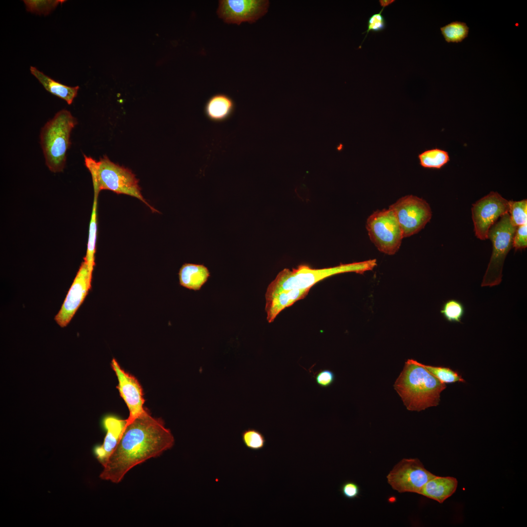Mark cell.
<instances>
[{"instance_id": "d6986e66", "label": "cell", "mask_w": 527, "mask_h": 527, "mask_svg": "<svg viewBox=\"0 0 527 527\" xmlns=\"http://www.w3.org/2000/svg\"><path fill=\"white\" fill-rule=\"evenodd\" d=\"M30 71L48 92L65 101L69 105L73 102L77 96L79 86L71 87L63 84L33 66L30 67Z\"/></svg>"}, {"instance_id": "5b68a950", "label": "cell", "mask_w": 527, "mask_h": 527, "mask_svg": "<svg viewBox=\"0 0 527 527\" xmlns=\"http://www.w3.org/2000/svg\"><path fill=\"white\" fill-rule=\"evenodd\" d=\"M77 123L70 111L62 109L47 122L41 132V144L49 169L54 172L63 171L66 152L71 142L70 134Z\"/></svg>"}, {"instance_id": "7a4b0ae2", "label": "cell", "mask_w": 527, "mask_h": 527, "mask_svg": "<svg viewBox=\"0 0 527 527\" xmlns=\"http://www.w3.org/2000/svg\"><path fill=\"white\" fill-rule=\"evenodd\" d=\"M394 387L408 410L420 411L437 406L440 400V393L446 385L419 362L408 359Z\"/></svg>"}, {"instance_id": "1f68e13d", "label": "cell", "mask_w": 527, "mask_h": 527, "mask_svg": "<svg viewBox=\"0 0 527 527\" xmlns=\"http://www.w3.org/2000/svg\"><path fill=\"white\" fill-rule=\"evenodd\" d=\"M395 2V0H380L379 3L382 7H386V6L392 4Z\"/></svg>"}, {"instance_id": "9c48e42d", "label": "cell", "mask_w": 527, "mask_h": 527, "mask_svg": "<svg viewBox=\"0 0 527 527\" xmlns=\"http://www.w3.org/2000/svg\"><path fill=\"white\" fill-rule=\"evenodd\" d=\"M435 476L418 459L405 458L394 466L386 478L391 487L398 492L419 494L425 484Z\"/></svg>"}, {"instance_id": "8fae6325", "label": "cell", "mask_w": 527, "mask_h": 527, "mask_svg": "<svg viewBox=\"0 0 527 527\" xmlns=\"http://www.w3.org/2000/svg\"><path fill=\"white\" fill-rule=\"evenodd\" d=\"M269 5L266 0H221L217 13L227 23H252L266 14Z\"/></svg>"}, {"instance_id": "3957f363", "label": "cell", "mask_w": 527, "mask_h": 527, "mask_svg": "<svg viewBox=\"0 0 527 527\" xmlns=\"http://www.w3.org/2000/svg\"><path fill=\"white\" fill-rule=\"evenodd\" d=\"M376 265V260L372 259L320 269L304 264L291 270L284 268L268 285L266 292L293 289H310L317 283L331 276L351 272L363 274L372 270Z\"/></svg>"}, {"instance_id": "f546056e", "label": "cell", "mask_w": 527, "mask_h": 527, "mask_svg": "<svg viewBox=\"0 0 527 527\" xmlns=\"http://www.w3.org/2000/svg\"><path fill=\"white\" fill-rule=\"evenodd\" d=\"M316 384L321 387H328L331 386L335 381V375L333 371L329 369L320 370L315 376Z\"/></svg>"}, {"instance_id": "4fadbf2b", "label": "cell", "mask_w": 527, "mask_h": 527, "mask_svg": "<svg viewBox=\"0 0 527 527\" xmlns=\"http://www.w3.org/2000/svg\"><path fill=\"white\" fill-rule=\"evenodd\" d=\"M111 365L118 378L117 388L129 411L126 419L129 423L147 410L143 407L142 389L138 380L122 369L115 359H112Z\"/></svg>"}, {"instance_id": "4316f807", "label": "cell", "mask_w": 527, "mask_h": 527, "mask_svg": "<svg viewBox=\"0 0 527 527\" xmlns=\"http://www.w3.org/2000/svg\"><path fill=\"white\" fill-rule=\"evenodd\" d=\"M242 439L244 446L252 450L263 449L266 443L264 435L254 428H248L244 430L242 433Z\"/></svg>"}, {"instance_id": "d4e9b609", "label": "cell", "mask_w": 527, "mask_h": 527, "mask_svg": "<svg viewBox=\"0 0 527 527\" xmlns=\"http://www.w3.org/2000/svg\"><path fill=\"white\" fill-rule=\"evenodd\" d=\"M440 312L448 322L461 323V320L465 313V308L460 301L456 299H450L444 303Z\"/></svg>"}, {"instance_id": "ac0fdd59", "label": "cell", "mask_w": 527, "mask_h": 527, "mask_svg": "<svg viewBox=\"0 0 527 527\" xmlns=\"http://www.w3.org/2000/svg\"><path fill=\"white\" fill-rule=\"evenodd\" d=\"M209 276L208 268L203 264L186 263L179 272L181 285L194 290H200Z\"/></svg>"}, {"instance_id": "7402d4cb", "label": "cell", "mask_w": 527, "mask_h": 527, "mask_svg": "<svg viewBox=\"0 0 527 527\" xmlns=\"http://www.w3.org/2000/svg\"><path fill=\"white\" fill-rule=\"evenodd\" d=\"M440 30L446 42L458 43L468 36L469 27L465 22L455 21L440 27Z\"/></svg>"}, {"instance_id": "30bf717a", "label": "cell", "mask_w": 527, "mask_h": 527, "mask_svg": "<svg viewBox=\"0 0 527 527\" xmlns=\"http://www.w3.org/2000/svg\"><path fill=\"white\" fill-rule=\"evenodd\" d=\"M509 201L497 192L491 191L472 204V218L476 237L488 239L489 229L504 214L508 213Z\"/></svg>"}, {"instance_id": "8992f818", "label": "cell", "mask_w": 527, "mask_h": 527, "mask_svg": "<svg viewBox=\"0 0 527 527\" xmlns=\"http://www.w3.org/2000/svg\"><path fill=\"white\" fill-rule=\"evenodd\" d=\"M516 227L511 223L507 213L492 225L488 239L492 243V252L481 286L498 285L502 280V270L505 259L512 247L513 238Z\"/></svg>"}, {"instance_id": "83f0119b", "label": "cell", "mask_w": 527, "mask_h": 527, "mask_svg": "<svg viewBox=\"0 0 527 527\" xmlns=\"http://www.w3.org/2000/svg\"><path fill=\"white\" fill-rule=\"evenodd\" d=\"M384 9V7H382L379 13L374 14L369 18L367 21V30L363 33V34L366 33L363 41L366 38L369 32H381L386 28V20L382 14V12Z\"/></svg>"}, {"instance_id": "44dd1931", "label": "cell", "mask_w": 527, "mask_h": 527, "mask_svg": "<svg viewBox=\"0 0 527 527\" xmlns=\"http://www.w3.org/2000/svg\"><path fill=\"white\" fill-rule=\"evenodd\" d=\"M418 157L420 165L426 168L439 169L450 161L448 153L438 148L425 150Z\"/></svg>"}, {"instance_id": "603a6c76", "label": "cell", "mask_w": 527, "mask_h": 527, "mask_svg": "<svg viewBox=\"0 0 527 527\" xmlns=\"http://www.w3.org/2000/svg\"><path fill=\"white\" fill-rule=\"evenodd\" d=\"M419 364L443 384L465 382L458 372L449 367L425 365L421 363Z\"/></svg>"}, {"instance_id": "f1b7e54d", "label": "cell", "mask_w": 527, "mask_h": 527, "mask_svg": "<svg viewBox=\"0 0 527 527\" xmlns=\"http://www.w3.org/2000/svg\"><path fill=\"white\" fill-rule=\"evenodd\" d=\"M527 247V223L516 227L512 243V247L515 250H522Z\"/></svg>"}, {"instance_id": "4dcf8cb0", "label": "cell", "mask_w": 527, "mask_h": 527, "mask_svg": "<svg viewBox=\"0 0 527 527\" xmlns=\"http://www.w3.org/2000/svg\"><path fill=\"white\" fill-rule=\"evenodd\" d=\"M342 495L348 499H354L359 496L360 489L359 486L352 481H346L341 486Z\"/></svg>"}, {"instance_id": "484cf974", "label": "cell", "mask_w": 527, "mask_h": 527, "mask_svg": "<svg viewBox=\"0 0 527 527\" xmlns=\"http://www.w3.org/2000/svg\"><path fill=\"white\" fill-rule=\"evenodd\" d=\"M508 214L511 224L515 227L527 223V200L509 201Z\"/></svg>"}, {"instance_id": "6da1fadb", "label": "cell", "mask_w": 527, "mask_h": 527, "mask_svg": "<svg viewBox=\"0 0 527 527\" xmlns=\"http://www.w3.org/2000/svg\"><path fill=\"white\" fill-rule=\"evenodd\" d=\"M175 443L163 421L147 410L126 425L121 438L105 463L100 477L114 483L121 482L133 467L171 449Z\"/></svg>"}, {"instance_id": "cb8c5ba5", "label": "cell", "mask_w": 527, "mask_h": 527, "mask_svg": "<svg viewBox=\"0 0 527 527\" xmlns=\"http://www.w3.org/2000/svg\"><path fill=\"white\" fill-rule=\"evenodd\" d=\"M27 11L39 15L46 16L52 12L64 0H24Z\"/></svg>"}, {"instance_id": "277c9868", "label": "cell", "mask_w": 527, "mask_h": 527, "mask_svg": "<svg viewBox=\"0 0 527 527\" xmlns=\"http://www.w3.org/2000/svg\"><path fill=\"white\" fill-rule=\"evenodd\" d=\"M84 163L91 173L94 192L102 190L125 194L141 201L153 212L157 211L145 200L141 192L138 180L128 168L111 161L106 156L96 161L84 155Z\"/></svg>"}, {"instance_id": "5bb4252c", "label": "cell", "mask_w": 527, "mask_h": 527, "mask_svg": "<svg viewBox=\"0 0 527 527\" xmlns=\"http://www.w3.org/2000/svg\"><path fill=\"white\" fill-rule=\"evenodd\" d=\"M126 419L116 416H105L102 421L106 434L102 445L95 447L94 453L99 461L103 465L118 444L126 425Z\"/></svg>"}, {"instance_id": "ba28073f", "label": "cell", "mask_w": 527, "mask_h": 527, "mask_svg": "<svg viewBox=\"0 0 527 527\" xmlns=\"http://www.w3.org/2000/svg\"><path fill=\"white\" fill-rule=\"evenodd\" d=\"M389 208L395 215L404 238L420 231L432 217L429 204L425 200L412 195L400 198L390 205Z\"/></svg>"}, {"instance_id": "9a60e30c", "label": "cell", "mask_w": 527, "mask_h": 527, "mask_svg": "<svg viewBox=\"0 0 527 527\" xmlns=\"http://www.w3.org/2000/svg\"><path fill=\"white\" fill-rule=\"evenodd\" d=\"M310 289L282 290L265 293V310L268 323L274 321L277 315L284 308L299 300L305 297Z\"/></svg>"}, {"instance_id": "ffe728a7", "label": "cell", "mask_w": 527, "mask_h": 527, "mask_svg": "<svg viewBox=\"0 0 527 527\" xmlns=\"http://www.w3.org/2000/svg\"><path fill=\"white\" fill-rule=\"evenodd\" d=\"M92 210L89 223V235L86 254L83 258L90 274L92 273L95 266V254L97 235V201L99 194L94 193Z\"/></svg>"}, {"instance_id": "52a82bcc", "label": "cell", "mask_w": 527, "mask_h": 527, "mask_svg": "<svg viewBox=\"0 0 527 527\" xmlns=\"http://www.w3.org/2000/svg\"><path fill=\"white\" fill-rule=\"evenodd\" d=\"M366 228L370 240L380 252L392 255L398 251L404 237L391 209L374 212L367 219Z\"/></svg>"}, {"instance_id": "2e32d148", "label": "cell", "mask_w": 527, "mask_h": 527, "mask_svg": "<svg viewBox=\"0 0 527 527\" xmlns=\"http://www.w3.org/2000/svg\"><path fill=\"white\" fill-rule=\"evenodd\" d=\"M457 486L455 478L435 475L425 484L419 494L442 503L455 492Z\"/></svg>"}, {"instance_id": "7c38bea8", "label": "cell", "mask_w": 527, "mask_h": 527, "mask_svg": "<svg viewBox=\"0 0 527 527\" xmlns=\"http://www.w3.org/2000/svg\"><path fill=\"white\" fill-rule=\"evenodd\" d=\"M92 275L86 264L82 262L68 292L61 309L55 317L61 327L68 324L74 315L84 301L91 288Z\"/></svg>"}, {"instance_id": "e0dca14e", "label": "cell", "mask_w": 527, "mask_h": 527, "mask_svg": "<svg viewBox=\"0 0 527 527\" xmlns=\"http://www.w3.org/2000/svg\"><path fill=\"white\" fill-rule=\"evenodd\" d=\"M234 109L235 103L230 97L225 94L218 93L207 100L204 111L208 119L215 122H220L228 119Z\"/></svg>"}]
</instances>
